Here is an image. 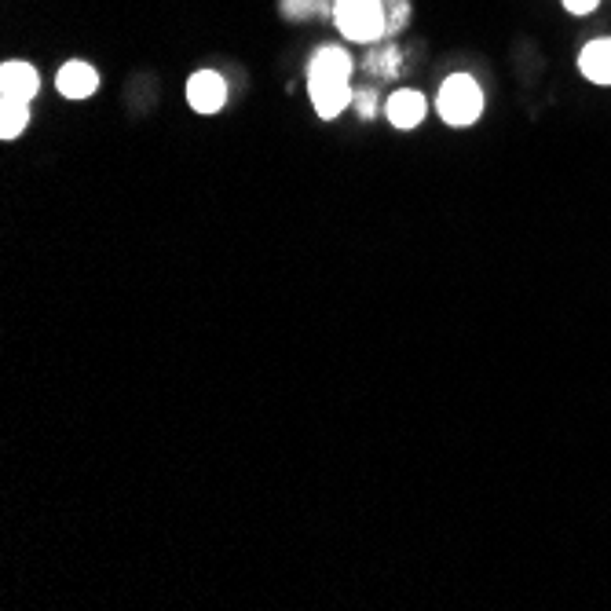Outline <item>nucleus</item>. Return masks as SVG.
<instances>
[{
  "mask_svg": "<svg viewBox=\"0 0 611 611\" xmlns=\"http://www.w3.org/2000/svg\"><path fill=\"white\" fill-rule=\"evenodd\" d=\"M333 22L348 41L370 44L388 33L385 0H333Z\"/></svg>",
  "mask_w": 611,
  "mask_h": 611,
  "instance_id": "nucleus-1",
  "label": "nucleus"
},
{
  "mask_svg": "<svg viewBox=\"0 0 611 611\" xmlns=\"http://www.w3.org/2000/svg\"><path fill=\"white\" fill-rule=\"evenodd\" d=\"M436 110L447 125H472L483 114V92L469 74H451L443 81Z\"/></svg>",
  "mask_w": 611,
  "mask_h": 611,
  "instance_id": "nucleus-2",
  "label": "nucleus"
},
{
  "mask_svg": "<svg viewBox=\"0 0 611 611\" xmlns=\"http://www.w3.org/2000/svg\"><path fill=\"white\" fill-rule=\"evenodd\" d=\"M308 92H311V107L319 118H337L348 103H352V88L348 81H337V77H308Z\"/></svg>",
  "mask_w": 611,
  "mask_h": 611,
  "instance_id": "nucleus-3",
  "label": "nucleus"
},
{
  "mask_svg": "<svg viewBox=\"0 0 611 611\" xmlns=\"http://www.w3.org/2000/svg\"><path fill=\"white\" fill-rule=\"evenodd\" d=\"M187 99H191V107L198 110V114H216L227 99L224 77L213 74V70H198V74L187 81Z\"/></svg>",
  "mask_w": 611,
  "mask_h": 611,
  "instance_id": "nucleus-4",
  "label": "nucleus"
},
{
  "mask_svg": "<svg viewBox=\"0 0 611 611\" xmlns=\"http://www.w3.org/2000/svg\"><path fill=\"white\" fill-rule=\"evenodd\" d=\"M41 88V77L30 63H4L0 66V99H15V103H30Z\"/></svg>",
  "mask_w": 611,
  "mask_h": 611,
  "instance_id": "nucleus-5",
  "label": "nucleus"
},
{
  "mask_svg": "<svg viewBox=\"0 0 611 611\" xmlns=\"http://www.w3.org/2000/svg\"><path fill=\"white\" fill-rule=\"evenodd\" d=\"M55 88H59V96H66V99H88L99 88L96 66L81 63V59L66 63L63 70L55 74Z\"/></svg>",
  "mask_w": 611,
  "mask_h": 611,
  "instance_id": "nucleus-6",
  "label": "nucleus"
},
{
  "mask_svg": "<svg viewBox=\"0 0 611 611\" xmlns=\"http://www.w3.org/2000/svg\"><path fill=\"white\" fill-rule=\"evenodd\" d=\"M385 110H388V121L396 129H418L421 121H425V114H429V99L421 96V92L403 88V92H396V96L388 99Z\"/></svg>",
  "mask_w": 611,
  "mask_h": 611,
  "instance_id": "nucleus-7",
  "label": "nucleus"
},
{
  "mask_svg": "<svg viewBox=\"0 0 611 611\" xmlns=\"http://www.w3.org/2000/svg\"><path fill=\"white\" fill-rule=\"evenodd\" d=\"M579 66L593 85H611V37H601V41L586 44L579 55Z\"/></svg>",
  "mask_w": 611,
  "mask_h": 611,
  "instance_id": "nucleus-8",
  "label": "nucleus"
},
{
  "mask_svg": "<svg viewBox=\"0 0 611 611\" xmlns=\"http://www.w3.org/2000/svg\"><path fill=\"white\" fill-rule=\"evenodd\" d=\"M348 74H352V55L344 52V48L326 44V48L311 59V74L308 77H337V81H348Z\"/></svg>",
  "mask_w": 611,
  "mask_h": 611,
  "instance_id": "nucleus-9",
  "label": "nucleus"
},
{
  "mask_svg": "<svg viewBox=\"0 0 611 611\" xmlns=\"http://www.w3.org/2000/svg\"><path fill=\"white\" fill-rule=\"evenodd\" d=\"M26 125H30V103L4 99V107H0V136L4 140H15V136H22Z\"/></svg>",
  "mask_w": 611,
  "mask_h": 611,
  "instance_id": "nucleus-10",
  "label": "nucleus"
},
{
  "mask_svg": "<svg viewBox=\"0 0 611 611\" xmlns=\"http://www.w3.org/2000/svg\"><path fill=\"white\" fill-rule=\"evenodd\" d=\"M385 15H388V33H396L399 26H407L410 4L407 0H385Z\"/></svg>",
  "mask_w": 611,
  "mask_h": 611,
  "instance_id": "nucleus-11",
  "label": "nucleus"
},
{
  "mask_svg": "<svg viewBox=\"0 0 611 611\" xmlns=\"http://www.w3.org/2000/svg\"><path fill=\"white\" fill-rule=\"evenodd\" d=\"M355 103H359V114H363V118H374V114H377V99L370 96V92H359V96H355Z\"/></svg>",
  "mask_w": 611,
  "mask_h": 611,
  "instance_id": "nucleus-12",
  "label": "nucleus"
},
{
  "mask_svg": "<svg viewBox=\"0 0 611 611\" xmlns=\"http://www.w3.org/2000/svg\"><path fill=\"white\" fill-rule=\"evenodd\" d=\"M597 4H601V0H564V8H568L571 15H590Z\"/></svg>",
  "mask_w": 611,
  "mask_h": 611,
  "instance_id": "nucleus-13",
  "label": "nucleus"
}]
</instances>
